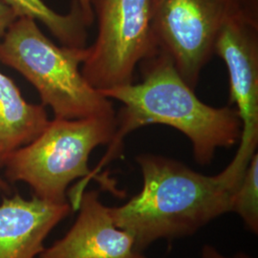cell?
Wrapping results in <instances>:
<instances>
[{
    "label": "cell",
    "mask_w": 258,
    "mask_h": 258,
    "mask_svg": "<svg viewBox=\"0 0 258 258\" xmlns=\"http://www.w3.org/2000/svg\"><path fill=\"white\" fill-rule=\"evenodd\" d=\"M255 148L239 145L219 174L204 175L183 163L145 153L137 157L143 187L128 202L110 208L115 225L127 231L142 251L156 240L191 235L231 212L234 192Z\"/></svg>",
    "instance_id": "cell-1"
},
{
    "label": "cell",
    "mask_w": 258,
    "mask_h": 258,
    "mask_svg": "<svg viewBox=\"0 0 258 258\" xmlns=\"http://www.w3.org/2000/svg\"><path fill=\"white\" fill-rule=\"evenodd\" d=\"M140 65L141 83L100 91L122 106L116 112L117 129L108 150L93 170L96 175L119 156L128 134L150 124H164L183 133L190 141L194 159L200 165L210 164L217 149L239 142L242 122L236 109L213 107L200 101L166 53L158 51Z\"/></svg>",
    "instance_id": "cell-2"
},
{
    "label": "cell",
    "mask_w": 258,
    "mask_h": 258,
    "mask_svg": "<svg viewBox=\"0 0 258 258\" xmlns=\"http://www.w3.org/2000/svg\"><path fill=\"white\" fill-rule=\"evenodd\" d=\"M117 129L116 115L50 120L37 138L12 152L2 166L9 182H24L34 196L52 203L67 202L69 184L82 181L70 192L78 209L86 184L95 178L88 166L93 150L109 145Z\"/></svg>",
    "instance_id": "cell-3"
},
{
    "label": "cell",
    "mask_w": 258,
    "mask_h": 258,
    "mask_svg": "<svg viewBox=\"0 0 258 258\" xmlns=\"http://www.w3.org/2000/svg\"><path fill=\"white\" fill-rule=\"evenodd\" d=\"M2 38L0 62L33 84L42 105L53 110L55 119L116 115L110 100L95 89L80 69L87 47L57 46L29 18L16 19Z\"/></svg>",
    "instance_id": "cell-4"
},
{
    "label": "cell",
    "mask_w": 258,
    "mask_h": 258,
    "mask_svg": "<svg viewBox=\"0 0 258 258\" xmlns=\"http://www.w3.org/2000/svg\"><path fill=\"white\" fill-rule=\"evenodd\" d=\"M250 11H258L257 0H150L154 43L195 89L222 29Z\"/></svg>",
    "instance_id": "cell-5"
},
{
    "label": "cell",
    "mask_w": 258,
    "mask_h": 258,
    "mask_svg": "<svg viewBox=\"0 0 258 258\" xmlns=\"http://www.w3.org/2000/svg\"><path fill=\"white\" fill-rule=\"evenodd\" d=\"M97 21L95 42L82 65L99 91L133 83L139 65L158 53L150 27V0H89Z\"/></svg>",
    "instance_id": "cell-6"
},
{
    "label": "cell",
    "mask_w": 258,
    "mask_h": 258,
    "mask_svg": "<svg viewBox=\"0 0 258 258\" xmlns=\"http://www.w3.org/2000/svg\"><path fill=\"white\" fill-rule=\"evenodd\" d=\"M214 55L225 62L230 102L242 122L241 142L258 143V11L230 20L217 37Z\"/></svg>",
    "instance_id": "cell-7"
},
{
    "label": "cell",
    "mask_w": 258,
    "mask_h": 258,
    "mask_svg": "<svg viewBox=\"0 0 258 258\" xmlns=\"http://www.w3.org/2000/svg\"><path fill=\"white\" fill-rule=\"evenodd\" d=\"M77 211L71 229L43 249L39 258H146L128 232L115 225L99 191H84Z\"/></svg>",
    "instance_id": "cell-8"
},
{
    "label": "cell",
    "mask_w": 258,
    "mask_h": 258,
    "mask_svg": "<svg viewBox=\"0 0 258 258\" xmlns=\"http://www.w3.org/2000/svg\"><path fill=\"white\" fill-rule=\"evenodd\" d=\"M71 205L52 203L19 194L4 197L0 204V258H37L44 241L71 212Z\"/></svg>",
    "instance_id": "cell-9"
},
{
    "label": "cell",
    "mask_w": 258,
    "mask_h": 258,
    "mask_svg": "<svg viewBox=\"0 0 258 258\" xmlns=\"http://www.w3.org/2000/svg\"><path fill=\"white\" fill-rule=\"evenodd\" d=\"M49 121L44 105L25 101L17 84L0 72V167L12 152L37 138Z\"/></svg>",
    "instance_id": "cell-10"
},
{
    "label": "cell",
    "mask_w": 258,
    "mask_h": 258,
    "mask_svg": "<svg viewBox=\"0 0 258 258\" xmlns=\"http://www.w3.org/2000/svg\"><path fill=\"white\" fill-rule=\"evenodd\" d=\"M18 18H29L44 24L63 46L85 48L89 25L76 0L70 12L60 15L42 0H3Z\"/></svg>",
    "instance_id": "cell-11"
},
{
    "label": "cell",
    "mask_w": 258,
    "mask_h": 258,
    "mask_svg": "<svg viewBox=\"0 0 258 258\" xmlns=\"http://www.w3.org/2000/svg\"><path fill=\"white\" fill-rule=\"evenodd\" d=\"M231 212L242 218L249 231H258V154L255 152L249 161L244 175L234 192Z\"/></svg>",
    "instance_id": "cell-12"
},
{
    "label": "cell",
    "mask_w": 258,
    "mask_h": 258,
    "mask_svg": "<svg viewBox=\"0 0 258 258\" xmlns=\"http://www.w3.org/2000/svg\"><path fill=\"white\" fill-rule=\"evenodd\" d=\"M18 19L15 12L3 0H0V38L7 32L12 23Z\"/></svg>",
    "instance_id": "cell-13"
},
{
    "label": "cell",
    "mask_w": 258,
    "mask_h": 258,
    "mask_svg": "<svg viewBox=\"0 0 258 258\" xmlns=\"http://www.w3.org/2000/svg\"><path fill=\"white\" fill-rule=\"evenodd\" d=\"M202 258H251L246 255V254H243V253H238L236 254L235 256H232V257H228V256H225L221 254L217 249L215 248H213L210 245H206L202 249Z\"/></svg>",
    "instance_id": "cell-14"
},
{
    "label": "cell",
    "mask_w": 258,
    "mask_h": 258,
    "mask_svg": "<svg viewBox=\"0 0 258 258\" xmlns=\"http://www.w3.org/2000/svg\"><path fill=\"white\" fill-rule=\"evenodd\" d=\"M76 1L80 5L81 9L83 11V15L85 17V19L87 21V24L90 27L92 25L93 22L95 21V19H94V14H93L92 8H91L89 0H76Z\"/></svg>",
    "instance_id": "cell-15"
},
{
    "label": "cell",
    "mask_w": 258,
    "mask_h": 258,
    "mask_svg": "<svg viewBox=\"0 0 258 258\" xmlns=\"http://www.w3.org/2000/svg\"><path fill=\"white\" fill-rule=\"evenodd\" d=\"M0 194H11V186L7 181L0 177Z\"/></svg>",
    "instance_id": "cell-16"
}]
</instances>
